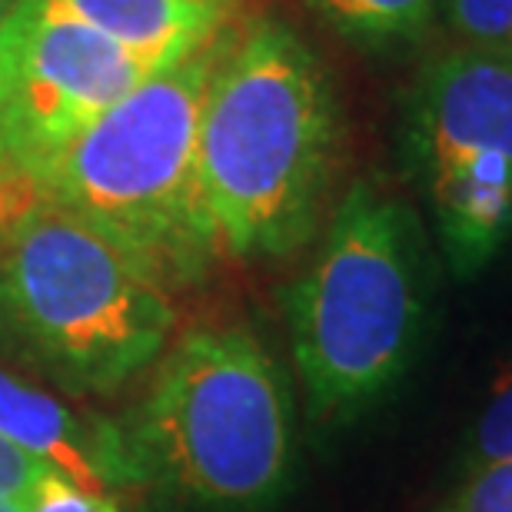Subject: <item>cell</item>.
<instances>
[{"mask_svg":"<svg viewBox=\"0 0 512 512\" xmlns=\"http://www.w3.org/2000/svg\"><path fill=\"white\" fill-rule=\"evenodd\" d=\"M426 300L423 223L409 203L356 180L286 293L293 363L313 419L360 416L403 380L426 326Z\"/></svg>","mask_w":512,"mask_h":512,"instance_id":"4","label":"cell"},{"mask_svg":"<svg viewBox=\"0 0 512 512\" xmlns=\"http://www.w3.org/2000/svg\"><path fill=\"white\" fill-rule=\"evenodd\" d=\"M512 459V360L496 373L466 439V469Z\"/></svg>","mask_w":512,"mask_h":512,"instance_id":"11","label":"cell"},{"mask_svg":"<svg viewBox=\"0 0 512 512\" xmlns=\"http://www.w3.org/2000/svg\"><path fill=\"white\" fill-rule=\"evenodd\" d=\"M439 17L463 47H512V0H439Z\"/></svg>","mask_w":512,"mask_h":512,"instance_id":"12","label":"cell"},{"mask_svg":"<svg viewBox=\"0 0 512 512\" xmlns=\"http://www.w3.org/2000/svg\"><path fill=\"white\" fill-rule=\"evenodd\" d=\"M443 512H512V459L466 469Z\"/></svg>","mask_w":512,"mask_h":512,"instance_id":"13","label":"cell"},{"mask_svg":"<svg viewBox=\"0 0 512 512\" xmlns=\"http://www.w3.org/2000/svg\"><path fill=\"white\" fill-rule=\"evenodd\" d=\"M153 70L193 54L240 20L247 0H50Z\"/></svg>","mask_w":512,"mask_h":512,"instance_id":"9","label":"cell"},{"mask_svg":"<svg viewBox=\"0 0 512 512\" xmlns=\"http://www.w3.org/2000/svg\"><path fill=\"white\" fill-rule=\"evenodd\" d=\"M306 7L363 50L413 47L439 17V0H306Z\"/></svg>","mask_w":512,"mask_h":512,"instance_id":"10","label":"cell"},{"mask_svg":"<svg viewBox=\"0 0 512 512\" xmlns=\"http://www.w3.org/2000/svg\"><path fill=\"white\" fill-rule=\"evenodd\" d=\"M0 439L87 489L120 496L143 486L117 423L77 413L7 363H0Z\"/></svg>","mask_w":512,"mask_h":512,"instance_id":"8","label":"cell"},{"mask_svg":"<svg viewBox=\"0 0 512 512\" xmlns=\"http://www.w3.org/2000/svg\"><path fill=\"white\" fill-rule=\"evenodd\" d=\"M173 330V290L110 233L44 200L0 220V343L47 383L114 396Z\"/></svg>","mask_w":512,"mask_h":512,"instance_id":"2","label":"cell"},{"mask_svg":"<svg viewBox=\"0 0 512 512\" xmlns=\"http://www.w3.org/2000/svg\"><path fill=\"white\" fill-rule=\"evenodd\" d=\"M20 512H127V509L120 503V496L87 489L50 469L37 483L34 493L27 496V503L20 506Z\"/></svg>","mask_w":512,"mask_h":512,"instance_id":"14","label":"cell"},{"mask_svg":"<svg viewBox=\"0 0 512 512\" xmlns=\"http://www.w3.org/2000/svg\"><path fill=\"white\" fill-rule=\"evenodd\" d=\"M117 426L140 483L203 512H260L293 469L290 386L240 323L173 336Z\"/></svg>","mask_w":512,"mask_h":512,"instance_id":"3","label":"cell"},{"mask_svg":"<svg viewBox=\"0 0 512 512\" xmlns=\"http://www.w3.org/2000/svg\"><path fill=\"white\" fill-rule=\"evenodd\" d=\"M220 37L153 70L97 117L37 197L110 233L170 290L203 283L220 260L200 183V107Z\"/></svg>","mask_w":512,"mask_h":512,"instance_id":"5","label":"cell"},{"mask_svg":"<svg viewBox=\"0 0 512 512\" xmlns=\"http://www.w3.org/2000/svg\"><path fill=\"white\" fill-rule=\"evenodd\" d=\"M399 150L459 280L512 243V47H453L419 70Z\"/></svg>","mask_w":512,"mask_h":512,"instance_id":"6","label":"cell"},{"mask_svg":"<svg viewBox=\"0 0 512 512\" xmlns=\"http://www.w3.org/2000/svg\"><path fill=\"white\" fill-rule=\"evenodd\" d=\"M50 473L44 463H37L34 456L20 453L17 446H10L7 439H0V496L10 499L14 506H24L27 496L34 493L37 483Z\"/></svg>","mask_w":512,"mask_h":512,"instance_id":"15","label":"cell"},{"mask_svg":"<svg viewBox=\"0 0 512 512\" xmlns=\"http://www.w3.org/2000/svg\"><path fill=\"white\" fill-rule=\"evenodd\" d=\"M0 512H20V506H14V503H10V499L0 496Z\"/></svg>","mask_w":512,"mask_h":512,"instance_id":"17","label":"cell"},{"mask_svg":"<svg viewBox=\"0 0 512 512\" xmlns=\"http://www.w3.org/2000/svg\"><path fill=\"white\" fill-rule=\"evenodd\" d=\"M147 74L50 0H20L0 27V220L37 203L74 140Z\"/></svg>","mask_w":512,"mask_h":512,"instance_id":"7","label":"cell"},{"mask_svg":"<svg viewBox=\"0 0 512 512\" xmlns=\"http://www.w3.org/2000/svg\"><path fill=\"white\" fill-rule=\"evenodd\" d=\"M20 7V0H0V27L7 24V17Z\"/></svg>","mask_w":512,"mask_h":512,"instance_id":"16","label":"cell"},{"mask_svg":"<svg viewBox=\"0 0 512 512\" xmlns=\"http://www.w3.org/2000/svg\"><path fill=\"white\" fill-rule=\"evenodd\" d=\"M343 110L320 54L283 17L223 30L200 107V183L220 256L300 250L320 227Z\"/></svg>","mask_w":512,"mask_h":512,"instance_id":"1","label":"cell"}]
</instances>
